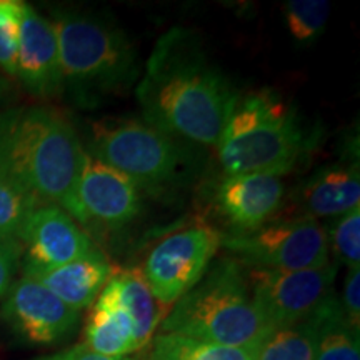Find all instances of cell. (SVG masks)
Masks as SVG:
<instances>
[{"instance_id": "obj_24", "label": "cell", "mask_w": 360, "mask_h": 360, "mask_svg": "<svg viewBox=\"0 0 360 360\" xmlns=\"http://www.w3.org/2000/svg\"><path fill=\"white\" fill-rule=\"evenodd\" d=\"M326 232L334 262L347 265V269L360 267V207L332 219Z\"/></svg>"}, {"instance_id": "obj_12", "label": "cell", "mask_w": 360, "mask_h": 360, "mask_svg": "<svg viewBox=\"0 0 360 360\" xmlns=\"http://www.w3.org/2000/svg\"><path fill=\"white\" fill-rule=\"evenodd\" d=\"M24 267L53 269L98 250L80 225L62 207L40 204L27 217L20 233Z\"/></svg>"}, {"instance_id": "obj_3", "label": "cell", "mask_w": 360, "mask_h": 360, "mask_svg": "<svg viewBox=\"0 0 360 360\" xmlns=\"http://www.w3.org/2000/svg\"><path fill=\"white\" fill-rule=\"evenodd\" d=\"M56 29L62 85L69 101L84 110L105 105L129 90L141 69L132 40L107 13L57 8Z\"/></svg>"}, {"instance_id": "obj_25", "label": "cell", "mask_w": 360, "mask_h": 360, "mask_svg": "<svg viewBox=\"0 0 360 360\" xmlns=\"http://www.w3.org/2000/svg\"><path fill=\"white\" fill-rule=\"evenodd\" d=\"M22 7L20 0H0V70L11 77H15Z\"/></svg>"}, {"instance_id": "obj_7", "label": "cell", "mask_w": 360, "mask_h": 360, "mask_svg": "<svg viewBox=\"0 0 360 360\" xmlns=\"http://www.w3.org/2000/svg\"><path fill=\"white\" fill-rule=\"evenodd\" d=\"M222 247L254 270L297 272L330 262L326 227L309 217L270 220L257 231L222 236Z\"/></svg>"}, {"instance_id": "obj_9", "label": "cell", "mask_w": 360, "mask_h": 360, "mask_svg": "<svg viewBox=\"0 0 360 360\" xmlns=\"http://www.w3.org/2000/svg\"><path fill=\"white\" fill-rule=\"evenodd\" d=\"M64 210L84 227L115 232L141 215V188L85 150L79 179Z\"/></svg>"}, {"instance_id": "obj_5", "label": "cell", "mask_w": 360, "mask_h": 360, "mask_svg": "<svg viewBox=\"0 0 360 360\" xmlns=\"http://www.w3.org/2000/svg\"><path fill=\"white\" fill-rule=\"evenodd\" d=\"M162 332L247 347L260 345L274 330L252 300L242 265L236 259H222L174 304Z\"/></svg>"}, {"instance_id": "obj_1", "label": "cell", "mask_w": 360, "mask_h": 360, "mask_svg": "<svg viewBox=\"0 0 360 360\" xmlns=\"http://www.w3.org/2000/svg\"><path fill=\"white\" fill-rule=\"evenodd\" d=\"M142 120L192 146H217L238 94L193 30L172 27L157 40L137 90Z\"/></svg>"}, {"instance_id": "obj_28", "label": "cell", "mask_w": 360, "mask_h": 360, "mask_svg": "<svg viewBox=\"0 0 360 360\" xmlns=\"http://www.w3.org/2000/svg\"><path fill=\"white\" fill-rule=\"evenodd\" d=\"M35 360H137L134 357H103V355H98L92 350L85 347L84 344H77L72 345L69 349L60 350V352L52 354V355H45V357L35 359Z\"/></svg>"}, {"instance_id": "obj_16", "label": "cell", "mask_w": 360, "mask_h": 360, "mask_svg": "<svg viewBox=\"0 0 360 360\" xmlns=\"http://www.w3.org/2000/svg\"><path fill=\"white\" fill-rule=\"evenodd\" d=\"M297 202L304 217L335 219L360 204L359 164L326 165L314 172L297 191Z\"/></svg>"}, {"instance_id": "obj_21", "label": "cell", "mask_w": 360, "mask_h": 360, "mask_svg": "<svg viewBox=\"0 0 360 360\" xmlns=\"http://www.w3.org/2000/svg\"><path fill=\"white\" fill-rule=\"evenodd\" d=\"M317 323L314 312L302 322L276 328L259 347L257 360H315Z\"/></svg>"}, {"instance_id": "obj_2", "label": "cell", "mask_w": 360, "mask_h": 360, "mask_svg": "<svg viewBox=\"0 0 360 360\" xmlns=\"http://www.w3.org/2000/svg\"><path fill=\"white\" fill-rule=\"evenodd\" d=\"M85 148L64 114L47 105L0 112V172L39 204L64 209Z\"/></svg>"}, {"instance_id": "obj_18", "label": "cell", "mask_w": 360, "mask_h": 360, "mask_svg": "<svg viewBox=\"0 0 360 360\" xmlns=\"http://www.w3.org/2000/svg\"><path fill=\"white\" fill-rule=\"evenodd\" d=\"M109 283L117 299L134 323L135 344L139 350L152 340L160 322V304L148 289L141 269H120L112 272Z\"/></svg>"}, {"instance_id": "obj_20", "label": "cell", "mask_w": 360, "mask_h": 360, "mask_svg": "<svg viewBox=\"0 0 360 360\" xmlns=\"http://www.w3.org/2000/svg\"><path fill=\"white\" fill-rule=\"evenodd\" d=\"M260 345L233 347L162 332L152 342L148 360H257Z\"/></svg>"}, {"instance_id": "obj_6", "label": "cell", "mask_w": 360, "mask_h": 360, "mask_svg": "<svg viewBox=\"0 0 360 360\" xmlns=\"http://www.w3.org/2000/svg\"><path fill=\"white\" fill-rule=\"evenodd\" d=\"M87 154L150 193H167L186 186L197 167L192 143L139 119H107L96 124Z\"/></svg>"}, {"instance_id": "obj_27", "label": "cell", "mask_w": 360, "mask_h": 360, "mask_svg": "<svg viewBox=\"0 0 360 360\" xmlns=\"http://www.w3.org/2000/svg\"><path fill=\"white\" fill-rule=\"evenodd\" d=\"M20 244L12 240H2L0 238V299L6 297L7 290L11 289L13 276H15L17 265L20 259Z\"/></svg>"}, {"instance_id": "obj_17", "label": "cell", "mask_w": 360, "mask_h": 360, "mask_svg": "<svg viewBox=\"0 0 360 360\" xmlns=\"http://www.w3.org/2000/svg\"><path fill=\"white\" fill-rule=\"evenodd\" d=\"M84 345L103 357H129L139 350L134 323L109 282L97 297L85 323Z\"/></svg>"}, {"instance_id": "obj_11", "label": "cell", "mask_w": 360, "mask_h": 360, "mask_svg": "<svg viewBox=\"0 0 360 360\" xmlns=\"http://www.w3.org/2000/svg\"><path fill=\"white\" fill-rule=\"evenodd\" d=\"M0 315L13 334L32 345L65 340L80 319V312L62 302L42 283L25 276L12 282Z\"/></svg>"}, {"instance_id": "obj_4", "label": "cell", "mask_w": 360, "mask_h": 360, "mask_svg": "<svg viewBox=\"0 0 360 360\" xmlns=\"http://www.w3.org/2000/svg\"><path fill=\"white\" fill-rule=\"evenodd\" d=\"M315 137L297 112L272 90L238 96L217 142L225 175L289 174L314 147Z\"/></svg>"}, {"instance_id": "obj_23", "label": "cell", "mask_w": 360, "mask_h": 360, "mask_svg": "<svg viewBox=\"0 0 360 360\" xmlns=\"http://www.w3.org/2000/svg\"><path fill=\"white\" fill-rule=\"evenodd\" d=\"M40 205L0 172V238L20 244L24 224L35 207Z\"/></svg>"}, {"instance_id": "obj_22", "label": "cell", "mask_w": 360, "mask_h": 360, "mask_svg": "<svg viewBox=\"0 0 360 360\" xmlns=\"http://www.w3.org/2000/svg\"><path fill=\"white\" fill-rule=\"evenodd\" d=\"M287 30L299 44H312L326 29L330 4L323 0H289L282 7Z\"/></svg>"}, {"instance_id": "obj_13", "label": "cell", "mask_w": 360, "mask_h": 360, "mask_svg": "<svg viewBox=\"0 0 360 360\" xmlns=\"http://www.w3.org/2000/svg\"><path fill=\"white\" fill-rule=\"evenodd\" d=\"M283 197L282 177L244 174L220 179L212 202L220 219L231 227L229 236H240L269 224L281 210Z\"/></svg>"}, {"instance_id": "obj_10", "label": "cell", "mask_w": 360, "mask_h": 360, "mask_svg": "<svg viewBox=\"0 0 360 360\" xmlns=\"http://www.w3.org/2000/svg\"><path fill=\"white\" fill-rule=\"evenodd\" d=\"M339 264L328 262L321 269L274 272L245 270L252 300L267 326L276 328L302 322L334 292Z\"/></svg>"}, {"instance_id": "obj_26", "label": "cell", "mask_w": 360, "mask_h": 360, "mask_svg": "<svg viewBox=\"0 0 360 360\" xmlns=\"http://www.w3.org/2000/svg\"><path fill=\"white\" fill-rule=\"evenodd\" d=\"M340 307L349 326L355 332L360 330V267L349 269L342 285Z\"/></svg>"}, {"instance_id": "obj_8", "label": "cell", "mask_w": 360, "mask_h": 360, "mask_svg": "<svg viewBox=\"0 0 360 360\" xmlns=\"http://www.w3.org/2000/svg\"><path fill=\"white\" fill-rule=\"evenodd\" d=\"M222 236L209 224H192L152 247L142 276L159 304H175L200 282L222 247Z\"/></svg>"}, {"instance_id": "obj_29", "label": "cell", "mask_w": 360, "mask_h": 360, "mask_svg": "<svg viewBox=\"0 0 360 360\" xmlns=\"http://www.w3.org/2000/svg\"><path fill=\"white\" fill-rule=\"evenodd\" d=\"M8 92H11V87H8L7 79L0 75V112L4 110V105H6L8 98Z\"/></svg>"}, {"instance_id": "obj_15", "label": "cell", "mask_w": 360, "mask_h": 360, "mask_svg": "<svg viewBox=\"0 0 360 360\" xmlns=\"http://www.w3.org/2000/svg\"><path fill=\"white\" fill-rule=\"evenodd\" d=\"M114 272L101 250L53 269L24 267V276L42 283L74 310L87 309L97 300Z\"/></svg>"}, {"instance_id": "obj_14", "label": "cell", "mask_w": 360, "mask_h": 360, "mask_svg": "<svg viewBox=\"0 0 360 360\" xmlns=\"http://www.w3.org/2000/svg\"><path fill=\"white\" fill-rule=\"evenodd\" d=\"M15 77L27 92L39 98H52L64 92L56 29L51 20L25 2L22 7Z\"/></svg>"}, {"instance_id": "obj_19", "label": "cell", "mask_w": 360, "mask_h": 360, "mask_svg": "<svg viewBox=\"0 0 360 360\" xmlns=\"http://www.w3.org/2000/svg\"><path fill=\"white\" fill-rule=\"evenodd\" d=\"M314 319L317 323L315 360H360L359 332L349 326L335 292L314 310Z\"/></svg>"}]
</instances>
